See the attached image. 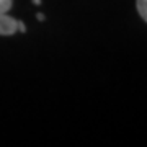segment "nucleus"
Segmentation results:
<instances>
[{
	"label": "nucleus",
	"mask_w": 147,
	"mask_h": 147,
	"mask_svg": "<svg viewBox=\"0 0 147 147\" xmlns=\"http://www.w3.org/2000/svg\"><path fill=\"white\" fill-rule=\"evenodd\" d=\"M18 21L7 13H0V36H11L18 33Z\"/></svg>",
	"instance_id": "f257e3e1"
},
{
	"label": "nucleus",
	"mask_w": 147,
	"mask_h": 147,
	"mask_svg": "<svg viewBox=\"0 0 147 147\" xmlns=\"http://www.w3.org/2000/svg\"><path fill=\"white\" fill-rule=\"evenodd\" d=\"M137 11L142 16V20L147 23V0H137Z\"/></svg>",
	"instance_id": "f03ea898"
},
{
	"label": "nucleus",
	"mask_w": 147,
	"mask_h": 147,
	"mask_svg": "<svg viewBox=\"0 0 147 147\" xmlns=\"http://www.w3.org/2000/svg\"><path fill=\"white\" fill-rule=\"evenodd\" d=\"M13 0H0V13H7L11 8Z\"/></svg>",
	"instance_id": "7ed1b4c3"
},
{
	"label": "nucleus",
	"mask_w": 147,
	"mask_h": 147,
	"mask_svg": "<svg viewBox=\"0 0 147 147\" xmlns=\"http://www.w3.org/2000/svg\"><path fill=\"white\" fill-rule=\"evenodd\" d=\"M18 31H20V33H25V31H26V26L23 25V21H18Z\"/></svg>",
	"instance_id": "20e7f679"
},
{
	"label": "nucleus",
	"mask_w": 147,
	"mask_h": 147,
	"mask_svg": "<svg viewBox=\"0 0 147 147\" xmlns=\"http://www.w3.org/2000/svg\"><path fill=\"white\" fill-rule=\"evenodd\" d=\"M36 18H38L39 21H42V20H44V15H42V13H38V15H36Z\"/></svg>",
	"instance_id": "39448f33"
},
{
	"label": "nucleus",
	"mask_w": 147,
	"mask_h": 147,
	"mask_svg": "<svg viewBox=\"0 0 147 147\" xmlns=\"http://www.w3.org/2000/svg\"><path fill=\"white\" fill-rule=\"evenodd\" d=\"M33 3L34 5H41V0H33Z\"/></svg>",
	"instance_id": "423d86ee"
}]
</instances>
